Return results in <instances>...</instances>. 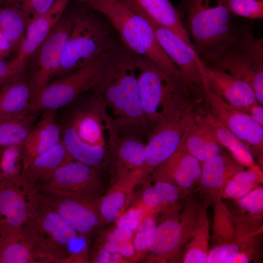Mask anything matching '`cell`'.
I'll return each mask as SVG.
<instances>
[{"mask_svg": "<svg viewBox=\"0 0 263 263\" xmlns=\"http://www.w3.org/2000/svg\"><path fill=\"white\" fill-rule=\"evenodd\" d=\"M138 56L124 44L114 42L94 89L106 109H111L110 119L117 132H142L149 124L139 97Z\"/></svg>", "mask_w": 263, "mask_h": 263, "instance_id": "1", "label": "cell"}, {"mask_svg": "<svg viewBox=\"0 0 263 263\" xmlns=\"http://www.w3.org/2000/svg\"><path fill=\"white\" fill-rule=\"evenodd\" d=\"M86 7L98 11L110 20L123 44L133 53L146 56L183 81L182 73L160 45L148 21L121 0H94Z\"/></svg>", "mask_w": 263, "mask_h": 263, "instance_id": "2", "label": "cell"}, {"mask_svg": "<svg viewBox=\"0 0 263 263\" xmlns=\"http://www.w3.org/2000/svg\"><path fill=\"white\" fill-rule=\"evenodd\" d=\"M201 61L208 68L225 72L247 83L263 105V39L256 38L251 28L233 30L214 53Z\"/></svg>", "mask_w": 263, "mask_h": 263, "instance_id": "3", "label": "cell"}, {"mask_svg": "<svg viewBox=\"0 0 263 263\" xmlns=\"http://www.w3.org/2000/svg\"><path fill=\"white\" fill-rule=\"evenodd\" d=\"M71 30L66 41L57 77H62L107 53L114 41L104 26L87 10L70 16Z\"/></svg>", "mask_w": 263, "mask_h": 263, "instance_id": "4", "label": "cell"}, {"mask_svg": "<svg viewBox=\"0 0 263 263\" xmlns=\"http://www.w3.org/2000/svg\"><path fill=\"white\" fill-rule=\"evenodd\" d=\"M186 12L192 44L200 60L214 53L234 30L226 0H186Z\"/></svg>", "mask_w": 263, "mask_h": 263, "instance_id": "5", "label": "cell"}, {"mask_svg": "<svg viewBox=\"0 0 263 263\" xmlns=\"http://www.w3.org/2000/svg\"><path fill=\"white\" fill-rule=\"evenodd\" d=\"M138 82L145 116L154 127L183 97L186 87L150 59L139 56Z\"/></svg>", "mask_w": 263, "mask_h": 263, "instance_id": "6", "label": "cell"}, {"mask_svg": "<svg viewBox=\"0 0 263 263\" xmlns=\"http://www.w3.org/2000/svg\"><path fill=\"white\" fill-rule=\"evenodd\" d=\"M26 226L46 263H66L69 246L78 235L66 219L40 198Z\"/></svg>", "mask_w": 263, "mask_h": 263, "instance_id": "7", "label": "cell"}, {"mask_svg": "<svg viewBox=\"0 0 263 263\" xmlns=\"http://www.w3.org/2000/svg\"><path fill=\"white\" fill-rule=\"evenodd\" d=\"M108 52L50 83L31 101L33 110L38 112L56 110L68 104L81 94L95 89L102 74Z\"/></svg>", "mask_w": 263, "mask_h": 263, "instance_id": "8", "label": "cell"}, {"mask_svg": "<svg viewBox=\"0 0 263 263\" xmlns=\"http://www.w3.org/2000/svg\"><path fill=\"white\" fill-rule=\"evenodd\" d=\"M183 100L171 108L154 126L146 148L145 176L172 155L178 148L195 116L186 108Z\"/></svg>", "mask_w": 263, "mask_h": 263, "instance_id": "9", "label": "cell"}, {"mask_svg": "<svg viewBox=\"0 0 263 263\" xmlns=\"http://www.w3.org/2000/svg\"><path fill=\"white\" fill-rule=\"evenodd\" d=\"M40 198L36 187L21 175L0 181V236L25 227Z\"/></svg>", "mask_w": 263, "mask_h": 263, "instance_id": "10", "label": "cell"}, {"mask_svg": "<svg viewBox=\"0 0 263 263\" xmlns=\"http://www.w3.org/2000/svg\"><path fill=\"white\" fill-rule=\"evenodd\" d=\"M202 207L189 203L179 214L157 226L146 253L147 262L167 263L178 254L192 234Z\"/></svg>", "mask_w": 263, "mask_h": 263, "instance_id": "11", "label": "cell"}, {"mask_svg": "<svg viewBox=\"0 0 263 263\" xmlns=\"http://www.w3.org/2000/svg\"><path fill=\"white\" fill-rule=\"evenodd\" d=\"M40 199L66 219L86 240L100 232L106 224L100 213L99 199L82 193L40 192Z\"/></svg>", "mask_w": 263, "mask_h": 263, "instance_id": "12", "label": "cell"}, {"mask_svg": "<svg viewBox=\"0 0 263 263\" xmlns=\"http://www.w3.org/2000/svg\"><path fill=\"white\" fill-rule=\"evenodd\" d=\"M127 5L150 23L160 45L182 73L187 87L191 90L204 93L207 84L201 68L200 59L193 47L173 32L155 22L133 0H129Z\"/></svg>", "mask_w": 263, "mask_h": 263, "instance_id": "13", "label": "cell"}, {"mask_svg": "<svg viewBox=\"0 0 263 263\" xmlns=\"http://www.w3.org/2000/svg\"><path fill=\"white\" fill-rule=\"evenodd\" d=\"M71 27L70 16H62L33 54L34 57L28 85L31 102L57 76Z\"/></svg>", "mask_w": 263, "mask_h": 263, "instance_id": "14", "label": "cell"}, {"mask_svg": "<svg viewBox=\"0 0 263 263\" xmlns=\"http://www.w3.org/2000/svg\"><path fill=\"white\" fill-rule=\"evenodd\" d=\"M35 186L40 192L82 193L94 197H100L103 189L98 169L75 160L60 167Z\"/></svg>", "mask_w": 263, "mask_h": 263, "instance_id": "15", "label": "cell"}, {"mask_svg": "<svg viewBox=\"0 0 263 263\" xmlns=\"http://www.w3.org/2000/svg\"><path fill=\"white\" fill-rule=\"evenodd\" d=\"M204 94L212 115L247 145L254 156L262 154L263 127L247 113L229 105L209 87H207Z\"/></svg>", "mask_w": 263, "mask_h": 263, "instance_id": "16", "label": "cell"}, {"mask_svg": "<svg viewBox=\"0 0 263 263\" xmlns=\"http://www.w3.org/2000/svg\"><path fill=\"white\" fill-rule=\"evenodd\" d=\"M201 168L198 160L178 148L147 176L152 181L171 184L188 195L198 187Z\"/></svg>", "mask_w": 263, "mask_h": 263, "instance_id": "17", "label": "cell"}, {"mask_svg": "<svg viewBox=\"0 0 263 263\" xmlns=\"http://www.w3.org/2000/svg\"><path fill=\"white\" fill-rule=\"evenodd\" d=\"M201 166L198 188L205 197L206 207L210 203L222 200L223 190L228 181L246 168L225 151Z\"/></svg>", "mask_w": 263, "mask_h": 263, "instance_id": "18", "label": "cell"}, {"mask_svg": "<svg viewBox=\"0 0 263 263\" xmlns=\"http://www.w3.org/2000/svg\"><path fill=\"white\" fill-rule=\"evenodd\" d=\"M200 64L207 87L229 105L246 113L250 106L258 103L253 90L244 81L225 72L208 68L200 59Z\"/></svg>", "mask_w": 263, "mask_h": 263, "instance_id": "19", "label": "cell"}, {"mask_svg": "<svg viewBox=\"0 0 263 263\" xmlns=\"http://www.w3.org/2000/svg\"><path fill=\"white\" fill-rule=\"evenodd\" d=\"M88 103L75 113L70 125L85 142L107 147L104 131L115 129L106 106L96 95Z\"/></svg>", "mask_w": 263, "mask_h": 263, "instance_id": "20", "label": "cell"}, {"mask_svg": "<svg viewBox=\"0 0 263 263\" xmlns=\"http://www.w3.org/2000/svg\"><path fill=\"white\" fill-rule=\"evenodd\" d=\"M235 236L234 216L222 200L218 201L214 204L212 246L207 263H231Z\"/></svg>", "mask_w": 263, "mask_h": 263, "instance_id": "21", "label": "cell"}, {"mask_svg": "<svg viewBox=\"0 0 263 263\" xmlns=\"http://www.w3.org/2000/svg\"><path fill=\"white\" fill-rule=\"evenodd\" d=\"M44 111L42 118L34 125L22 145L21 174L35 158L53 148L61 140V128L56 120V110Z\"/></svg>", "mask_w": 263, "mask_h": 263, "instance_id": "22", "label": "cell"}, {"mask_svg": "<svg viewBox=\"0 0 263 263\" xmlns=\"http://www.w3.org/2000/svg\"><path fill=\"white\" fill-rule=\"evenodd\" d=\"M151 181L153 184L149 180L141 192L140 201L143 207L155 216L162 214L167 218L178 215L184 208L181 202L187 195L171 184Z\"/></svg>", "mask_w": 263, "mask_h": 263, "instance_id": "23", "label": "cell"}, {"mask_svg": "<svg viewBox=\"0 0 263 263\" xmlns=\"http://www.w3.org/2000/svg\"><path fill=\"white\" fill-rule=\"evenodd\" d=\"M109 145L113 153V184L136 170L143 169L146 148L139 139L131 136L119 139L117 136Z\"/></svg>", "mask_w": 263, "mask_h": 263, "instance_id": "24", "label": "cell"}, {"mask_svg": "<svg viewBox=\"0 0 263 263\" xmlns=\"http://www.w3.org/2000/svg\"><path fill=\"white\" fill-rule=\"evenodd\" d=\"M178 148L193 156L201 164L221 154L225 150L201 116H195Z\"/></svg>", "mask_w": 263, "mask_h": 263, "instance_id": "25", "label": "cell"}, {"mask_svg": "<svg viewBox=\"0 0 263 263\" xmlns=\"http://www.w3.org/2000/svg\"><path fill=\"white\" fill-rule=\"evenodd\" d=\"M0 263H46L34 236L26 226L0 236Z\"/></svg>", "mask_w": 263, "mask_h": 263, "instance_id": "26", "label": "cell"}, {"mask_svg": "<svg viewBox=\"0 0 263 263\" xmlns=\"http://www.w3.org/2000/svg\"><path fill=\"white\" fill-rule=\"evenodd\" d=\"M69 0H56L45 13L31 20L17 58L26 62L62 17Z\"/></svg>", "mask_w": 263, "mask_h": 263, "instance_id": "27", "label": "cell"}, {"mask_svg": "<svg viewBox=\"0 0 263 263\" xmlns=\"http://www.w3.org/2000/svg\"><path fill=\"white\" fill-rule=\"evenodd\" d=\"M146 176L143 170L134 171L113 183L99 199V208L105 224L113 223L126 210L135 187Z\"/></svg>", "mask_w": 263, "mask_h": 263, "instance_id": "28", "label": "cell"}, {"mask_svg": "<svg viewBox=\"0 0 263 263\" xmlns=\"http://www.w3.org/2000/svg\"><path fill=\"white\" fill-rule=\"evenodd\" d=\"M74 160L61 139L53 148L35 158L21 175L36 186L47 179L60 167Z\"/></svg>", "mask_w": 263, "mask_h": 263, "instance_id": "29", "label": "cell"}, {"mask_svg": "<svg viewBox=\"0 0 263 263\" xmlns=\"http://www.w3.org/2000/svg\"><path fill=\"white\" fill-rule=\"evenodd\" d=\"M133 0L155 22L169 29L193 47L189 35L183 23L180 14L170 0Z\"/></svg>", "mask_w": 263, "mask_h": 263, "instance_id": "30", "label": "cell"}, {"mask_svg": "<svg viewBox=\"0 0 263 263\" xmlns=\"http://www.w3.org/2000/svg\"><path fill=\"white\" fill-rule=\"evenodd\" d=\"M32 111L29 87L23 80L0 87V120Z\"/></svg>", "mask_w": 263, "mask_h": 263, "instance_id": "31", "label": "cell"}, {"mask_svg": "<svg viewBox=\"0 0 263 263\" xmlns=\"http://www.w3.org/2000/svg\"><path fill=\"white\" fill-rule=\"evenodd\" d=\"M62 140L75 161L99 169L107 160V147L85 142L70 125L64 131Z\"/></svg>", "mask_w": 263, "mask_h": 263, "instance_id": "32", "label": "cell"}, {"mask_svg": "<svg viewBox=\"0 0 263 263\" xmlns=\"http://www.w3.org/2000/svg\"><path fill=\"white\" fill-rule=\"evenodd\" d=\"M209 223L206 207H202L192 234L186 243L184 263H207L209 253Z\"/></svg>", "mask_w": 263, "mask_h": 263, "instance_id": "33", "label": "cell"}, {"mask_svg": "<svg viewBox=\"0 0 263 263\" xmlns=\"http://www.w3.org/2000/svg\"><path fill=\"white\" fill-rule=\"evenodd\" d=\"M202 117L221 144L238 162L247 168L257 165L250 149L219 122L210 113Z\"/></svg>", "mask_w": 263, "mask_h": 263, "instance_id": "34", "label": "cell"}, {"mask_svg": "<svg viewBox=\"0 0 263 263\" xmlns=\"http://www.w3.org/2000/svg\"><path fill=\"white\" fill-rule=\"evenodd\" d=\"M37 113L32 111L0 120V149L23 145L35 125Z\"/></svg>", "mask_w": 263, "mask_h": 263, "instance_id": "35", "label": "cell"}, {"mask_svg": "<svg viewBox=\"0 0 263 263\" xmlns=\"http://www.w3.org/2000/svg\"><path fill=\"white\" fill-rule=\"evenodd\" d=\"M29 21L14 5L0 6V30L13 51H19L24 39Z\"/></svg>", "mask_w": 263, "mask_h": 263, "instance_id": "36", "label": "cell"}, {"mask_svg": "<svg viewBox=\"0 0 263 263\" xmlns=\"http://www.w3.org/2000/svg\"><path fill=\"white\" fill-rule=\"evenodd\" d=\"M263 182L261 168L258 165L235 174L227 183L222 198L234 201L244 196Z\"/></svg>", "mask_w": 263, "mask_h": 263, "instance_id": "37", "label": "cell"}, {"mask_svg": "<svg viewBox=\"0 0 263 263\" xmlns=\"http://www.w3.org/2000/svg\"><path fill=\"white\" fill-rule=\"evenodd\" d=\"M22 145L0 149V181L12 179L22 172Z\"/></svg>", "mask_w": 263, "mask_h": 263, "instance_id": "38", "label": "cell"}, {"mask_svg": "<svg viewBox=\"0 0 263 263\" xmlns=\"http://www.w3.org/2000/svg\"><path fill=\"white\" fill-rule=\"evenodd\" d=\"M230 13L250 19L263 18V0H226Z\"/></svg>", "mask_w": 263, "mask_h": 263, "instance_id": "39", "label": "cell"}, {"mask_svg": "<svg viewBox=\"0 0 263 263\" xmlns=\"http://www.w3.org/2000/svg\"><path fill=\"white\" fill-rule=\"evenodd\" d=\"M157 226L156 217L153 215H147L136 229L133 243L138 257L146 253Z\"/></svg>", "mask_w": 263, "mask_h": 263, "instance_id": "40", "label": "cell"}, {"mask_svg": "<svg viewBox=\"0 0 263 263\" xmlns=\"http://www.w3.org/2000/svg\"><path fill=\"white\" fill-rule=\"evenodd\" d=\"M238 208L252 215L263 217V188L259 185L244 196L235 200Z\"/></svg>", "mask_w": 263, "mask_h": 263, "instance_id": "41", "label": "cell"}, {"mask_svg": "<svg viewBox=\"0 0 263 263\" xmlns=\"http://www.w3.org/2000/svg\"><path fill=\"white\" fill-rule=\"evenodd\" d=\"M26 70V62L16 57L6 61L0 59V87L6 84L22 80Z\"/></svg>", "mask_w": 263, "mask_h": 263, "instance_id": "42", "label": "cell"}, {"mask_svg": "<svg viewBox=\"0 0 263 263\" xmlns=\"http://www.w3.org/2000/svg\"><path fill=\"white\" fill-rule=\"evenodd\" d=\"M56 0H18L13 4L25 15L29 22L47 12Z\"/></svg>", "mask_w": 263, "mask_h": 263, "instance_id": "43", "label": "cell"}, {"mask_svg": "<svg viewBox=\"0 0 263 263\" xmlns=\"http://www.w3.org/2000/svg\"><path fill=\"white\" fill-rule=\"evenodd\" d=\"M141 207L134 205L125 210L115 221L116 226L135 231L146 216Z\"/></svg>", "mask_w": 263, "mask_h": 263, "instance_id": "44", "label": "cell"}, {"mask_svg": "<svg viewBox=\"0 0 263 263\" xmlns=\"http://www.w3.org/2000/svg\"><path fill=\"white\" fill-rule=\"evenodd\" d=\"M99 237L107 241L121 244L131 241L134 237V231L116 226L112 230L105 233L104 239L100 236Z\"/></svg>", "mask_w": 263, "mask_h": 263, "instance_id": "45", "label": "cell"}, {"mask_svg": "<svg viewBox=\"0 0 263 263\" xmlns=\"http://www.w3.org/2000/svg\"><path fill=\"white\" fill-rule=\"evenodd\" d=\"M119 253L111 254L103 248L95 246L93 254L92 263H107L123 261Z\"/></svg>", "mask_w": 263, "mask_h": 263, "instance_id": "46", "label": "cell"}, {"mask_svg": "<svg viewBox=\"0 0 263 263\" xmlns=\"http://www.w3.org/2000/svg\"><path fill=\"white\" fill-rule=\"evenodd\" d=\"M119 253L125 258L135 259L138 257L133 243H132L131 241L120 244Z\"/></svg>", "mask_w": 263, "mask_h": 263, "instance_id": "47", "label": "cell"}, {"mask_svg": "<svg viewBox=\"0 0 263 263\" xmlns=\"http://www.w3.org/2000/svg\"><path fill=\"white\" fill-rule=\"evenodd\" d=\"M256 122L263 127V107L258 103L250 106L246 112Z\"/></svg>", "mask_w": 263, "mask_h": 263, "instance_id": "48", "label": "cell"}, {"mask_svg": "<svg viewBox=\"0 0 263 263\" xmlns=\"http://www.w3.org/2000/svg\"><path fill=\"white\" fill-rule=\"evenodd\" d=\"M12 51L11 44L0 30V59H4Z\"/></svg>", "mask_w": 263, "mask_h": 263, "instance_id": "49", "label": "cell"}, {"mask_svg": "<svg viewBox=\"0 0 263 263\" xmlns=\"http://www.w3.org/2000/svg\"><path fill=\"white\" fill-rule=\"evenodd\" d=\"M18 0H5L4 6L15 4Z\"/></svg>", "mask_w": 263, "mask_h": 263, "instance_id": "50", "label": "cell"}, {"mask_svg": "<svg viewBox=\"0 0 263 263\" xmlns=\"http://www.w3.org/2000/svg\"><path fill=\"white\" fill-rule=\"evenodd\" d=\"M80 2L83 3L85 4V5L86 6L89 4H90L91 2H92L94 0H78Z\"/></svg>", "mask_w": 263, "mask_h": 263, "instance_id": "51", "label": "cell"}, {"mask_svg": "<svg viewBox=\"0 0 263 263\" xmlns=\"http://www.w3.org/2000/svg\"><path fill=\"white\" fill-rule=\"evenodd\" d=\"M5 0H0V6H4Z\"/></svg>", "mask_w": 263, "mask_h": 263, "instance_id": "52", "label": "cell"}]
</instances>
